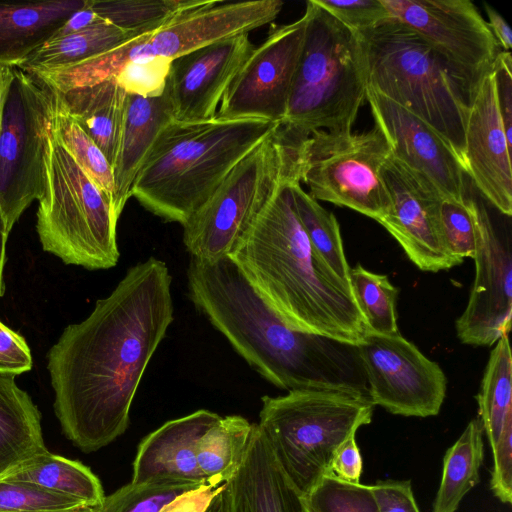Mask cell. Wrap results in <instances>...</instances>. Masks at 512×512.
Returning <instances> with one entry per match:
<instances>
[{
	"label": "cell",
	"instance_id": "1",
	"mask_svg": "<svg viewBox=\"0 0 512 512\" xmlns=\"http://www.w3.org/2000/svg\"><path fill=\"white\" fill-rule=\"evenodd\" d=\"M171 285L164 261L138 262L49 350L54 411L81 451H97L128 428L142 376L174 320Z\"/></svg>",
	"mask_w": 512,
	"mask_h": 512
},
{
	"label": "cell",
	"instance_id": "2",
	"mask_svg": "<svg viewBox=\"0 0 512 512\" xmlns=\"http://www.w3.org/2000/svg\"><path fill=\"white\" fill-rule=\"evenodd\" d=\"M195 308L264 379L279 389L369 399L357 346L291 329L259 297L230 257L187 268Z\"/></svg>",
	"mask_w": 512,
	"mask_h": 512
},
{
	"label": "cell",
	"instance_id": "3",
	"mask_svg": "<svg viewBox=\"0 0 512 512\" xmlns=\"http://www.w3.org/2000/svg\"><path fill=\"white\" fill-rule=\"evenodd\" d=\"M295 181L278 189L230 258L291 329L358 346L368 328L351 287L310 244L294 205Z\"/></svg>",
	"mask_w": 512,
	"mask_h": 512
},
{
	"label": "cell",
	"instance_id": "4",
	"mask_svg": "<svg viewBox=\"0 0 512 512\" xmlns=\"http://www.w3.org/2000/svg\"><path fill=\"white\" fill-rule=\"evenodd\" d=\"M280 123L259 119L173 120L159 134L131 190L146 210L182 226L234 166Z\"/></svg>",
	"mask_w": 512,
	"mask_h": 512
},
{
	"label": "cell",
	"instance_id": "5",
	"mask_svg": "<svg viewBox=\"0 0 512 512\" xmlns=\"http://www.w3.org/2000/svg\"><path fill=\"white\" fill-rule=\"evenodd\" d=\"M359 35L368 87L427 123L462 162L473 100L446 62L394 17Z\"/></svg>",
	"mask_w": 512,
	"mask_h": 512
},
{
	"label": "cell",
	"instance_id": "6",
	"mask_svg": "<svg viewBox=\"0 0 512 512\" xmlns=\"http://www.w3.org/2000/svg\"><path fill=\"white\" fill-rule=\"evenodd\" d=\"M304 14V43L281 124L305 135L352 131L368 87L361 37L314 0Z\"/></svg>",
	"mask_w": 512,
	"mask_h": 512
},
{
	"label": "cell",
	"instance_id": "7",
	"mask_svg": "<svg viewBox=\"0 0 512 512\" xmlns=\"http://www.w3.org/2000/svg\"><path fill=\"white\" fill-rule=\"evenodd\" d=\"M308 136L280 123L234 166L182 226L192 258L212 262L236 251L278 189L299 179L300 152Z\"/></svg>",
	"mask_w": 512,
	"mask_h": 512
},
{
	"label": "cell",
	"instance_id": "8",
	"mask_svg": "<svg viewBox=\"0 0 512 512\" xmlns=\"http://www.w3.org/2000/svg\"><path fill=\"white\" fill-rule=\"evenodd\" d=\"M257 424L279 467L304 496L330 472L336 449L371 422L369 399L322 390L263 396Z\"/></svg>",
	"mask_w": 512,
	"mask_h": 512
},
{
	"label": "cell",
	"instance_id": "9",
	"mask_svg": "<svg viewBox=\"0 0 512 512\" xmlns=\"http://www.w3.org/2000/svg\"><path fill=\"white\" fill-rule=\"evenodd\" d=\"M111 202L61 144L53 126L45 154V186L36 230L44 251L66 264L109 269L119 260Z\"/></svg>",
	"mask_w": 512,
	"mask_h": 512
},
{
	"label": "cell",
	"instance_id": "10",
	"mask_svg": "<svg viewBox=\"0 0 512 512\" xmlns=\"http://www.w3.org/2000/svg\"><path fill=\"white\" fill-rule=\"evenodd\" d=\"M391 150L382 131H313L303 142L299 179L315 200L348 207L377 222L386 217L391 201L380 169Z\"/></svg>",
	"mask_w": 512,
	"mask_h": 512
},
{
	"label": "cell",
	"instance_id": "11",
	"mask_svg": "<svg viewBox=\"0 0 512 512\" xmlns=\"http://www.w3.org/2000/svg\"><path fill=\"white\" fill-rule=\"evenodd\" d=\"M54 114L53 91L35 75L14 68L0 132V218L8 234L43 193Z\"/></svg>",
	"mask_w": 512,
	"mask_h": 512
},
{
	"label": "cell",
	"instance_id": "12",
	"mask_svg": "<svg viewBox=\"0 0 512 512\" xmlns=\"http://www.w3.org/2000/svg\"><path fill=\"white\" fill-rule=\"evenodd\" d=\"M382 1L391 17L438 53L474 100L501 51L477 7L468 0Z\"/></svg>",
	"mask_w": 512,
	"mask_h": 512
},
{
	"label": "cell",
	"instance_id": "13",
	"mask_svg": "<svg viewBox=\"0 0 512 512\" xmlns=\"http://www.w3.org/2000/svg\"><path fill=\"white\" fill-rule=\"evenodd\" d=\"M372 404L395 415L429 417L439 413L447 378L399 332H368L357 346Z\"/></svg>",
	"mask_w": 512,
	"mask_h": 512
},
{
	"label": "cell",
	"instance_id": "14",
	"mask_svg": "<svg viewBox=\"0 0 512 512\" xmlns=\"http://www.w3.org/2000/svg\"><path fill=\"white\" fill-rule=\"evenodd\" d=\"M305 29L303 14L292 23L276 27L255 47L229 85L215 117L282 123Z\"/></svg>",
	"mask_w": 512,
	"mask_h": 512
},
{
	"label": "cell",
	"instance_id": "15",
	"mask_svg": "<svg viewBox=\"0 0 512 512\" xmlns=\"http://www.w3.org/2000/svg\"><path fill=\"white\" fill-rule=\"evenodd\" d=\"M469 201L476 234L475 279L466 308L456 320V333L464 344L489 347L511 329V238L496 227L483 203L470 195Z\"/></svg>",
	"mask_w": 512,
	"mask_h": 512
},
{
	"label": "cell",
	"instance_id": "16",
	"mask_svg": "<svg viewBox=\"0 0 512 512\" xmlns=\"http://www.w3.org/2000/svg\"><path fill=\"white\" fill-rule=\"evenodd\" d=\"M371 113L391 155L442 199L465 200L466 172L456 152L432 127L401 105L367 87Z\"/></svg>",
	"mask_w": 512,
	"mask_h": 512
},
{
	"label": "cell",
	"instance_id": "17",
	"mask_svg": "<svg viewBox=\"0 0 512 512\" xmlns=\"http://www.w3.org/2000/svg\"><path fill=\"white\" fill-rule=\"evenodd\" d=\"M391 209L379 223L422 271L438 272L461 264L447 250L440 229L442 197L390 155L380 169Z\"/></svg>",
	"mask_w": 512,
	"mask_h": 512
},
{
	"label": "cell",
	"instance_id": "18",
	"mask_svg": "<svg viewBox=\"0 0 512 512\" xmlns=\"http://www.w3.org/2000/svg\"><path fill=\"white\" fill-rule=\"evenodd\" d=\"M254 49L244 34L172 59L167 90L174 120L214 118L229 85Z\"/></svg>",
	"mask_w": 512,
	"mask_h": 512
},
{
	"label": "cell",
	"instance_id": "19",
	"mask_svg": "<svg viewBox=\"0 0 512 512\" xmlns=\"http://www.w3.org/2000/svg\"><path fill=\"white\" fill-rule=\"evenodd\" d=\"M283 4L281 0L197 1L155 30L149 44L155 55L175 59L273 22Z\"/></svg>",
	"mask_w": 512,
	"mask_h": 512
},
{
	"label": "cell",
	"instance_id": "20",
	"mask_svg": "<svg viewBox=\"0 0 512 512\" xmlns=\"http://www.w3.org/2000/svg\"><path fill=\"white\" fill-rule=\"evenodd\" d=\"M511 159L490 73L469 108L462 162L481 194L507 217L512 214Z\"/></svg>",
	"mask_w": 512,
	"mask_h": 512
},
{
	"label": "cell",
	"instance_id": "21",
	"mask_svg": "<svg viewBox=\"0 0 512 512\" xmlns=\"http://www.w3.org/2000/svg\"><path fill=\"white\" fill-rule=\"evenodd\" d=\"M220 417L200 409L167 421L147 435L138 446L131 482L167 479L204 484L219 481L207 480L201 473L196 449L200 438Z\"/></svg>",
	"mask_w": 512,
	"mask_h": 512
},
{
	"label": "cell",
	"instance_id": "22",
	"mask_svg": "<svg viewBox=\"0 0 512 512\" xmlns=\"http://www.w3.org/2000/svg\"><path fill=\"white\" fill-rule=\"evenodd\" d=\"M226 484L230 512H306L303 495L279 467L256 423L244 459Z\"/></svg>",
	"mask_w": 512,
	"mask_h": 512
},
{
	"label": "cell",
	"instance_id": "23",
	"mask_svg": "<svg viewBox=\"0 0 512 512\" xmlns=\"http://www.w3.org/2000/svg\"><path fill=\"white\" fill-rule=\"evenodd\" d=\"M174 120L167 85L158 97L126 95L122 132L112 166L115 193L113 213L118 220L134 180L161 131Z\"/></svg>",
	"mask_w": 512,
	"mask_h": 512
},
{
	"label": "cell",
	"instance_id": "24",
	"mask_svg": "<svg viewBox=\"0 0 512 512\" xmlns=\"http://www.w3.org/2000/svg\"><path fill=\"white\" fill-rule=\"evenodd\" d=\"M86 0L0 3V65L19 67Z\"/></svg>",
	"mask_w": 512,
	"mask_h": 512
},
{
	"label": "cell",
	"instance_id": "25",
	"mask_svg": "<svg viewBox=\"0 0 512 512\" xmlns=\"http://www.w3.org/2000/svg\"><path fill=\"white\" fill-rule=\"evenodd\" d=\"M47 451L38 408L15 375L0 372V479Z\"/></svg>",
	"mask_w": 512,
	"mask_h": 512
},
{
	"label": "cell",
	"instance_id": "26",
	"mask_svg": "<svg viewBox=\"0 0 512 512\" xmlns=\"http://www.w3.org/2000/svg\"><path fill=\"white\" fill-rule=\"evenodd\" d=\"M54 93L113 166L122 132L127 93L114 78L92 86Z\"/></svg>",
	"mask_w": 512,
	"mask_h": 512
},
{
	"label": "cell",
	"instance_id": "27",
	"mask_svg": "<svg viewBox=\"0 0 512 512\" xmlns=\"http://www.w3.org/2000/svg\"><path fill=\"white\" fill-rule=\"evenodd\" d=\"M2 479L25 482L100 507L105 499L98 477L89 467L49 451L28 460Z\"/></svg>",
	"mask_w": 512,
	"mask_h": 512
},
{
	"label": "cell",
	"instance_id": "28",
	"mask_svg": "<svg viewBox=\"0 0 512 512\" xmlns=\"http://www.w3.org/2000/svg\"><path fill=\"white\" fill-rule=\"evenodd\" d=\"M483 433L480 419L474 418L446 451L432 512H456L466 494L480 482L484 460Z\"/></svg>",
	"mask_w": 512,
	"mask_h": 512
},
{
	"label": "cell",
	"instance_id": "29",
	"mask_svg": "<svg viewBox=\"0 0 512 512\" xmlns=\"http://www.w3.org/2000/svg\"><path fill=\"white\" fill-rule=\"evenodd\" d=\"M135 36L137 35L101 21L84 29L50 38L17 68L33 72L72 65L113 49Z\"/></svg>",
	"mask_w": 512,
	"mask_h": 512
},
{
	"label": "cell",
	"instance_id": "30",
	"mask_svg": "<svg viewBox=\"0 0 512 512\" xmlns=\"http://www.w3.org/2000/svg\"><path fill=\"white\" fill-rule=\"evenodd\" d=\"M152 33L137 35L113 49L72 65L29 73L54 92L92 86L115 78L130 61L156 56L149 44Z\"/></svg>",
	"mask_w": 512,
	"mask_h": 512
},
{
	"label": "cell",
	"instance_id": "31",
	"mask_svg": "<svg viewBox=\"0 0 512 512\" xmlns=\"http://www.w3.org/2000/svg\"><path fill=\"white\" fill-rule=\"evenodd\" d=\"M495 344L476 397L478 418L491 448L512 428V356L508 335Z\"/></svg>",
	"mask_w": 512,
	"mask_h": 512
},
{
	"label": "cell",
	"instance_id": "32",
	"mask_svg": "<svg viewBox=\"0 0 512 512\" xmlns=\"http://www.w3.org/2000/svg\"><path fill=\"white\" fill-rule=\"evenodd\" d=\"M254 428L239 415L220 417L200 438L196 459L207 480L228 482L240 467Z\"/></svg>",
	"mask_w": 512,
	"mask_h": 512
},
{
	"label": "cell",
	"instance_id": "33",
	"mask_svg": "<svg viewBox=\"0 0 512 512\" xmlns=\"http://www.w3.org/2000/svg\"><path fill=\"white\" fill-rule=\"evenodd\" d=\"M297 216L317 255L348 286L349 271L337 219L324 209L299 181L291 185ZM351 287V286H350Z\"/></svg>",
	"mask_w": 512,
	"mask_h": 512
},
{
	"label": "cell",
	"instance_id": "34",
	"mask_svg": "<svg viewBox=\"0 0 512 512\" xmlns=\"http://www.w3.org/2000/svg\"><path fill=\"white\" fill-rule=\"evenodd\" d=\"M54 93V92H53ZM55 95L53 129L63 147L113 204L115 183L108 159ZM113 209V208H112Z\"/></svg>",
	"mask_w": 512,
	"mask_h": 512
},
{
	"label": "cell",
	"instance_id": "35",
	"mask_svg": "<svg viewBox=\"0 0 512 512\" xmlns=\"http://www.w3.org/2000/svg\"><path fill=\"white\" fill-rule=\"evenodd\" d=\"M349 280L353 298L368 331L380 335L398 333L396 302L399 289L388 277L357 264L350 268Z\"/></svg>",
	"mask_w": 512,
	"mask_h": 512
},
{
	"label": "cell",
	"instance_id": "36",
	"mask_svg": "<svg viewBox=\"0 0 512 512\" xmlns=\"http://www.w3.org/2000/svg\"><path fill=\"white\" fill-rule=\"evenodd\" d=\"M196 0H89L95 14L105 22L133 35H141L166 24Z\"/></svg>",
	"mask_w": 512,
	"mask_h": 512
},
{
	"label": "cell",
	"instance_id": "37",
	"mask_svg": "<svg viewBox=\"0 0 512 512\" xmlns=\"http://www.w3.org/2000/svg\"><path fill=\"white\" fill-rule=\"evenodd\" d=\"M205 484L167 479L130 482L105 496L98 512H159L179 496Z\"/></svg>",
	"mask_w": 512,
	"mask_h": 512
},
{
	"label": "cell",
	"instance_id": "38",
	"mask_svg": "<svg viewBox=\"0 0 512 512\" xmlns=\"http://www.w3.org/2000/svg\"><path fill=\"white\" fill-rule=\"evenodd\" d=\"M303 499L306 512H379L371 486L332 473L322 476Z\"/></svg>",
	"mask_w": 512,
	"mask_h": 512
},
{
	"label": "cell",
	"instance_id": "39",
	"mask_svg": "<svg viewBox=\"0 0 512 512\" xmlns=\"http://www.w3.org/2000/svg\"><path fill=\"white\" fill-rule=\"evenodd\" d=\"M84 507L90 506L34 484L0 479V512H64Z\"/></svg>",
	"mask_w": 512,
	"mask_h": 512
},
{
	"label": "cell",
	"instance_id": "40",
	"mask_svg": "<svg viewBox=\"0 0 512 512\" xmlns=\"http://www.w3.org/2000/svg\"><path fill=\"white\" fill-rule=\"evenodd\" d=\"M439 220L441 235L449 253L460 262L467 257L473 258L476 234L469 194L465 200L442 199Z\"/></svg>",
	"mask_w": 512,
	"mask_h": 512
},
{
	"label": "cell",
	"instance_id": "41",
	"mask_svg": "<svg viewBox=\"0 0 512 512\" xmlns=\"http://www.w3.org/2000/svg\"><path fill=\"white\" fill-rule=\"evenodd\" d=\"M171 62L158 55L130 61L114 79L127 94L158 97L166 89Z\"/></svg>",
	"mask_w": 512,
	"mask_h": 512
},
{
	"label": "cell",
	"instance_id": "42",
	"mask_svg": "<svg viewBox=\"0 0 512 512\" xmlns=\"http://www.w3.org/2000/svg\"><path fill=\"white\" fill-rule=\"evenodd\" d=\"M350 30L361 34L391 17L382 0H314Z\"/></svg>",
	"mask_w": 512,
	"mask_h": 512
},
{
	"label": "cell",
	"instance_id": "43",
	"mask_svg": "<svg viewBox=\"0 0 512 512\" xmlns=\"http://www.w3.org/2000/svg\"><path fill=\"white\" fill-rule=\"evenodd\" d=\"M494 95L509 147L512 149V56L501 50L492 67Z\"/></svg>",
	"mask_w": 512,
	"mask_h": 512
},
{
	"label": "cell",
	"instance_id": "44",
	"mask_svg": "<svg viewBox=\"0 0 512 512\" xmlns=\"http://www.w3.org/2000/svg\"><path fill=\"white\" fill-rule=\"evenodd\" d=\"M493 468L490 489L501 502H512V428L504 432L491 448Z\"/></svg>",
	"mask_w": 512,
	"mask_h": 512
},
{
	"label": "cell",
	"instance_id": "45",
	"mask_svg": "<svg viewBox=\"0 0 512 512\" xmlns=\"http://www.w3.org/2000/svg\"><path fill=\"white\" fill-rule=\"evenodd\" d=\"M32 363L25 339L0 321V372L16 376L31 370Z\"/></svg>",
	"mask_w": 512,
	"mask_h": 512
},
{
	"label": "cell",
	"instance_id": "46",
	"mask_svg": "<svg viewBox=\"0 0 512 512\" xmlns=\"http://www.w3.org/2000/svg\"><path fill=\"white\" fill-rule=\"evenodd\" d=\"M371 488L379 512H420L410 480L379 481Z\"/></svg>",
	"mask_w": 512,
	"mask_h": 512
},
{
	"label": "cell",
	"instance_id": "47",
	"mask_svg": "<svg viewBox=\"0 0 512 512\" xmlns=\"http://www.w3.org/2000/svg\"><path fill=\"white\" fill-rule=\"evenodd\" d=\"M363 470L362 456L355 436L344 441L334 452L330 472L341 480L360 483Z\"/></svg>",
	"mask_w": 512,
	"mask_h": 512
},
{
	"label": "cell",
	"instance_id": "48",
	"mask_svg": "<svg viewBox=\"0 0 512 512\" xmlns=\"http://www.w3.org/2000/svg\"><path fill=\"white\" fill-rule=\"evenodd\" d=\"M226 483L213 481L189 491L162 508L159 512H204Z\"/></svg>",
	"mask_w": 512,
	"mask_h": 512
},
{
	"label": "cell",
	"instance_id": "49",
	"mask_svg": "<svg viewBox=\"0 0 512 512\" xmlns=\"http://www.w3.org/2000/svg\"><path fill=\"white\" fill-rule=\"evenodd\" d=\"M101 21L102 20L91 9L89 0H86L85 6L73 13L52 37L69 34Z\"/></svg>",
	"mask_w": 512,
	"mask_h": 512
},
{
	"label": "cell",
	"instance_id": "50",
	"mask_svg": "<svg viewBox=\"0 0 512 512\" xmlns=\"http://www.w3.org/2000/svg\"><path fill=\"white\" fill-rule=\"evenodd\" d=\"M489 22L490 31L503 51H510L512 47V32L506 20L490 5L484 4Z\"/></svg>",
	"mask_w": 512,
	"mask_h": 512
},
{
	"label": "cell",
	"instance_id": "51",
	"mask_svg": "<svg viewBox=\"0 0 512 512\" xmlns=\"http://www.w3.org/2000/svg\"><path fill=\"white\" fill-rule=\"evenodd\" d=\"M13 77L14 67L0 65V132L4 106Z\"/></svg>",
	"mask_w": 512,
	"mask_h": 512
},
{
	"label": "cell",
	"instance_id": "52",
	"mask_svg": "<svg viewBox=\"0 0 512 512\" xmlns=\"http://www.w3.org/2000/svg\"><path fill=\"white\" fill-rule=\"evenodd\" d=\"M204 512H230V500L227 484L210 502Z\"/></svg>",
	"mask_w": 512,
	"mask_h": 512
},
{
	"label": "cell",
	"instance_id": "53",
	"mask_svg": "<svg viewBox=\"0 0 512 512\" xmlns=\"http://www.w3.org/2000/svg\"><path fill=\"white\" fill-rule=\"evenodd\" d=\"M8 235L9 234L5 229V225L0 218V297L4 294L3 268L5 263V247Z\"/></svg>",
	"mask_w": 512,
	"mask_h": 512
},
{
	"label": "cell",
	"instance_id": "54",
	"mask_svg": "<svg viewBox=\"0 0 512 512\" xmlns=\"http://www.w3.org/2000/svg\"><path fill=\"white\" fill-rule=\"evenodd\" d=\"M64 512H98V507H84L76 510L64 511Z\"/></svg>",
	"mask_w": 512,
	"mask_h": 512
}]
</instances>
